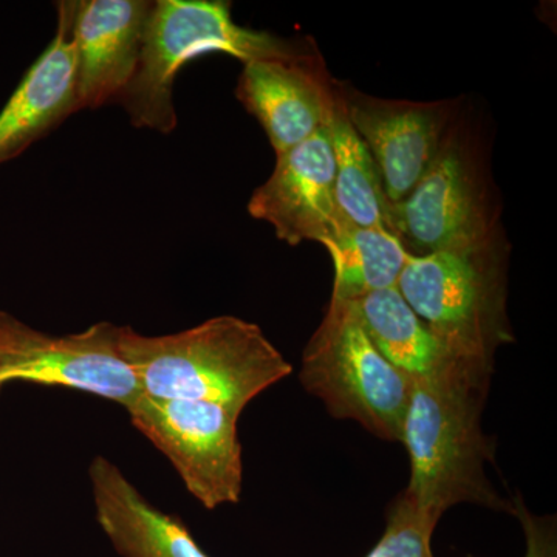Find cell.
I'll use <instances>...</instances> for the list:
<instances>
[{
    "mask_svg": "<svg viewBox=\"0 0 557 557\" xmlns=\"http://www.w3.org/2000/svg\"><path fill=\"white\" fill-rule=\"evenodd\" d=\"M490 384L491 375L456 366L410 388L399 440L410 458L403 496L435 522L461 504L512 511L486 474L493 448L482 431V410Z\"/></svg>",
    "mask_w": 557,
    "mask_h": 557,
    "instance_id": "obj_1",
    "label": "cell"
},
{
    "mask_svg": "<svg viewBox=\"0 0 557 557\" xmlns=\"http://www.w3.org/2000/svg\"><path fill=\"white\" fill-rule=\"evenodd\" d=\"M119 347L143 394L218 403L240 416L252 399L293 372L259 325L236 317L211 318L164 336L119 327Z\"/></svg>",
    "mask_w": 557,
    "mask_h": 557,
    "instance_id": "obj_2",
    "label": "cell"
},
{
    "mask_svg": "<svg viewBox=\"0 0 557 557\" xmlns=\"http://www.w3.org/2000/svg\"><path fill=\"white\" fill-rule=\"evenodd\" d=\"M215 51L244 64L298 58L276 36L236 24L228 2L157 0L146 24L137 69L119 100L132 124L160 134L175 131L178 120L172 94L180 70Z\"/></svg>",
    "mask_w": 557,
    "mask_h": 557,
    "instance_id": "obj_3",
    "label": "cell"
},
{
    "mask_svg": "<svg viewBox=\"0 0 557 557\" xmlns=\"http://www.w3.org/2000/svg\"><path fill=\"white\" fill-rule=\"evenodd\" d=\"M299 381L330 416L386 442L401 440L412 381L376 350L351 300L330 299L300 362Z\"/></svg>",
    "mask_w": 557,
    "mask_h": 557,
    "instance_id": "obj_4",
    "label": "cell"
},
{
    "mask_svg": "<svg viewBox=\"0 0 557 557\" xmlns=\"http://www.w3.org/2000/svg\"><path fill=\"white\" fill-rule=\"evenodd\" d=\"M397 288L458 361L493 373L497 347L511 335L502 278L487 249L409 255Z\"/></svg>",
    "mask_w": 557,
    "mask_h": 557,
    "instance_id": "obj_5",
    "label": "cell"
},
{
    "mask_svg": "<svg viewBox=\"0 0 557 557\" xmlns=\"http://www.w3.org/2000/svg\"><path fill=\"white\" fill-rule=\"evenodd\" d=\"M132 424L163 453L205 508L239 504L244 458L240 413L218 403L141 394L126 408Z\"/></svg>",
    "mask_w": 557,
    "mask_h": 557,
    "instance_id": "obj_6",
    "label": "cell"
},
{
    "mask_svg": "<svg viewBox=\"0 0 557 557\" xmlns=\"http://www.w3.org/2000/svg\"><path fill=\"white\" fill-rule=\"evenodd\" d=\"M119 327L98 322L84 332L50 336L22 324L13 354L0 368V388L14 381L69 387L126 409L143 388L121 355Z\"/></svg>",
    "mask_w": 557,
    "mask_h": 557,
    "instance_id": "obj_7",
    "label": "cell"
},
{
    "mask_svg": "<svg viewBox=\"0 0 557 557\" xmlns=\"http://www.w3.org/2000/svg\"><path fill=\"white\" fill-rule=\"evenodd\" d=\"M251 218L270 223L288 245H325L339 230L335 196V157L327 129L277 157L270 178L248 203Z\"/></svg>",
    "mask_w": 557,
    "mask_h": 557,
    "instance_id": "obj_8",
    "label": "cell"
},
{
    "mask_svg": "<svg viewBox=\"0 0 557 557\" xmlns=\"http://www.w3.org/2000/svg\"><path fill=\"white\" fill-rule=\"evenodd\" d=\"M392 233L420 255L487 249L486 222L474 182L460 153L442 148L405 200L387 205Z\"/></svg>",
    "mask_w": 557,
    "mask_h": 557,
    "instance_id": "obj_9",
    "label": "cell"
},
{
    "mask_svg": "<svg viewBox=\"0 0 557 557\" xmlns=\"http://www.w3.org/2000/svg\"><path fill=\"white\" fill-rule=\"evenodd\" d=\"M152 7L148 0L75 2L72 39L78 110L120 100L137 69Z\"/></svg>",
    "mask_w": 557,
    "mask_h": 557,
    "instance_id": "obj_10",
    "label": "cell"
},
{
    "mask_svg": "<svg viewBox=\"0 0 557 557\" xmlns=\"http://www.w3.org/2000/svg\"><path fill=\"white\" fill-rule=\"evenodd\" d=\"M73 10L75 2L58 3L57 35L0 110V164L78 112Z\"/></svg>",
    "mask_w": 557,
    "mask_h": 557,
    "instance_id": "obj_11",
    "label": "cell"
},
{
    "mask_svg": "<svg viewBox=\"0 0 557 557\" xmlns=\"http://www.w3.org/2000/svg\"><path fill=\"white\" fill-rule=\"evenodd\" d=\"M351 126L379 170L387 205L409 196L437 159L440 121L428 108L401 102H347Z\"/></svg>",
    "mask_w": 557,
    "mask_h": 557,
    "instance_id": "obj_12",
    "label": "cell"
},
{
    "mask_svg": "<svg viewBox=\"0 0 557 557\" xmlns=\"http://www.w3.org/2000/svg\"><path fill=\"white\" fill-rule=\"evenodd\" d=\"M236 94L269 135L276 157L324 129L333 102L327 87L299 58L247 62Z\"/></svg>",
    "mask_w": 557,
    "mask_h": 557,
    "instance_id": "obj_13",
    "label": "cell"
},
{
    "mask_svg": "<svg viewBox=\"0 0 557 557\" xmlns=\"http://www.w3.org/2000/svg\"><path fill=\"white\" fill-rule=\"evenodd\" d=\"M89 478L98 523L121 556L209 557L182 520L153 507L109 458L95 457Z\"/></svg>",
    "mask_w": 557,
    "mask_h": 557,
    "instance_id": "obj_14",
    "label": "cell"
},
{
    "mask_svg": "<svg viewBox=\"0 0 557 557\" xmlns=\"http://www.w3.org/2000/svg\"><path fill=\"white\" fill-rule=\"evenodd\" d=\"M351 302L357 306L359 321L376 350L412 383L456 366H467L417 317L397 287L370 293Z\"/></svg>",
    "mask_w": 557,
    "mask_h": 557,
    "instance_id": "obj_15",
    "label": "cell"
},
{
    "mask_svg": "<svg viewBox=\"0 0 557 557\" xmlns=\"http://www.w3.org/2000/svg\"><path fill=\"white\" fill-rule=\"evenodd\" d=\"M325 129L335 157V196L341 214L361 228L392 233L379 170L348 120L346 101L333 97Z\"/></svg>",
    "mask_w": 557,
    "mask_h": 557,
    "instance_id": "obj_16",
    "label": "cell"
},
{
    "mask_svg": "<svg viewBox=\"0 0 557 557\" xmlns=\"http://www.w3.org/2000/svg\"><path fill=\"white\" fill-rule=\"evenodd\" d=\"M324 247L335 267L332 298L339 300H358L397 287L410 255L395 234L361 228L346 219Z\"/></svg>",
    "mask_w": 557,
    "mask_h": 557,
    "instance_id": "obj_17",
    "label": "cell"
},
{
    "mask_svg": "<svg viewBox=\"0 0 557 557\" xmlns=\"http://www.w3.org/2000/svg\"><path fill=\"white\" fill-rule=\"evenodd\" d=\"M437 523L401 493L388 511L383 536L366 557H434L432 534Z\"/></svg>",
    "mask_w": 557,
    "mask_h": 557,
    "instance_id": "obj_18",
    "label": "cell"
},
{
    "mask_svg": "<svg viewBox=\"0 0 557 557\" xmlns=\"http://www.w3.org/2000/svg\"><path fill=\"white\" fill-rule=\"evenodd\" d=\"M512 511L525 534L523 557H557L556 520L552 516H536L527 508L522 498L511 502Z\"/></svg>",
    "mask_w": 557,
    "mask_h": 557,
    "instance_id": "obj_19",
    "label": "cell"
},
{
    "mask_svg": "<svg viewBox=\"0 0 557 557\" xmlns=\"http://www.w3.org/2000/svg\"><path fill=\"white\" fill-rule=\"evenodd\" d=\"M20 319L11 317L7 311L0 310V368L5 364L7 359L13 354L22 329Z\"/></svg>",
    "mask_w": 557,
    "mask_h": 557,
    "instance_id": "obj_20",
    "label": "cell"
}]
</instances>
